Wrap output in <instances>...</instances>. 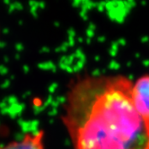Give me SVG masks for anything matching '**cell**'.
I'll use <instances>...</instances> for the list:
<instances>
[{"label":"cell","mask_w":149,"mask_h":149,"mask_svg":"<svg viewBox=\"0 0 149 149\" xmlns=\"http://www.w3.org/2000/svg\"><path fill=\"white\" fill-rule=\"evenodd\" d=\"M132 88L120 74L73 84L62 117L73 149H149V118L136 108Z\"/></svg>","instance_id":"obj_1"},{"label":"cell","mask_w":149,"mask_h":149,"mask_svg":"<svg viewBox=\"0 0 149 149\" xmlns=\"http://www.w3.org/2000/svg\"><path fill=\"white\" fill-rule=\"evenodd\" d=\"M0 149H45L44 132L40 130L37 132L26 133L19 140L0 146Z\"/></svg>","instance_id":"obj_3"},{"label":"cell","mask_w":149,"mask_h":149,"mask_svg":"<svg viewBox=\"0 0 149 149\" xmlns=\"http://www.w3.org/2000/svg\"><path fill=\"white\" fill-rule=\"evenodd\" d=\"M132 94L138 111L149 118V76L141 77L133 84Z\"/></svg>","instance_id":"obj_2"}]
</instances>
